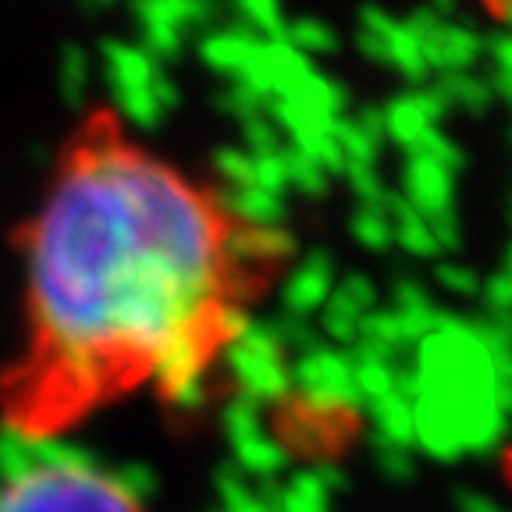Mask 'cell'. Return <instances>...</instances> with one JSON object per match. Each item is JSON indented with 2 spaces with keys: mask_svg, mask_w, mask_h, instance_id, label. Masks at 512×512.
<instances>
[{
  "mask_svg": "<svg viewBox=\"0 0 512 512\" xmlns=\"http://www.w3.org/2000/svg\"><path fill=\"white\" fill-rule=\"evenodd\" d=\"M459 4H466L473 15L488 18L491 25H505V29L512 25V0H459Z\"/></svg>",
  "mask_w": 512,
  "mask_h": 512,
  "instance_id": "3",
  "label": "cell"
},
{
  "mask_svg": "<svg viewBox=\"0 0 512 512\" xmlns=\"http://www.w3.org/2000/svg\"><path fill=\"white\" fill-rule=\"evenodd\" d=\"M285 235L118 104L68 125L18 228L22 338L0 424L54 441L128 399L192 402L285 271Z\"/></svg>",
  "mask_w": 512,
  "mask_h": 512,
  "instance_id": "1",
  "label": "cell"
},
{
  "mask_svg": "<svg viewBox=\"0 0 512 512\" xmlns=\"http://www.w3.org/2000/svg\"><path fill=\"white\" fill-rule=\"evenodd\" d=\"M0 512H143L111 473L79 459H36L0 491Z\"/></svg>",
  "mask_w": 512,
  "mask_h": 512,
  "instance_id": "2",
  "label": "cell"
}]
</instances>
